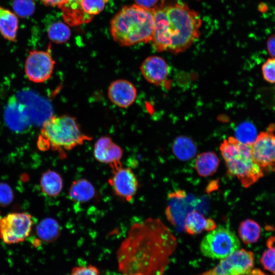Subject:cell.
<instances>
[{
  "instance_id": "cell-1",
  "label": "cell",
  "mask_w": 275,
  "mask_h": 275,
  "mask_svg": "<svg viewBox=\"0 0 275 275\" xmlns=\"http://www.w3.org/2000/svg\"><path fill=\"white\" fill-rule=\"evenodd\" d=\"M177 241L159 218L131 225L116 253L119 271L124 275H163Z\"/></svg>"
},
{
  "instance_id": "cell-2",
  "label": "cell",
  "mask_w": 275,
  "mask_h": 275,
  "mask_svg": "<svg viewBox=\"0 0 275 275\" xmlns=\"http://www.w3.org/2000/svg\"><path fill=\"white\" fill-rule=\"evenodd\" d=\"M153 48L174 54L188 48L200 35L202 20L186 4H161L153 9Z\"/></svg>"
},
{
  "instance_id": "cell-3",
  "label": "cell",
  "mask_w": 275,
  "mask_h": 275,
  "mask_svg": "<svg viewBox=\"0 0 275 275\" xmlns=\"http://www.w3.org/2000/svg\"><path fill=\"white\" fill-rule=\"evenodd\" d=\"M153 31V9L136 4L123 7L111 22L112 37L123 46L151 42Z\"/></svg>"
},
{
  "instance_id": "cell-4",
  "label": "cell",
  "mask_w": 275,
  "mask_h": 275,
  "mask_svg": "<svg viewBox=\"0 0 275 275\" xmlns=\"http://www.w3.org/2000/svg\"><path fill=\"white\" fill-rule=\"evenodd\" d=\"M40 132L39 148L43 150L50 148L62 159L66 158V151L92 140L83 133L75 118L66 115L49 117L43 123Z\"/></svg>"
},
{
  "instance_id": "cell-5",
  "label": "cell",
  "mask_w": 275,
  "mask_h": 275,
  "mask_svg": "<svg viewBox=\"0 0 275 275\" xmlns=\"http://www.w3.org/2000/svg\"><path fill=\"white\" fill-rule=\"evenodd\" d=\"M251 146L230 136L221 144L219 150L228 174L236 177L244 187H249L263 176V172L254 160Z\"/></svg>"
},
{
  "instance_id": "cell-6",
  "label": "cell",
  "mask_w": 275,
  "mask_h": 275,
  "mask_svg": "<svg viewBox=\"0 0 275 275\" xmlns=\"http://www.w3.org/2000/svg\"><path fill=\"white\" fill-rule=\"evenodd\" d=\"M240 246L239 240L234 232L229 228L219 226L203 237L200 250L205 257L222 259L239 249Z\"/></svg>"
},
{
  "instance_id": "cell-7",
  "label": "cell",
  "mask_w": 275,
  "mask_h": 275,
  "mask_svg": "<svg viewBox=\"0 0 275 275\" xmlns=\"http://www.w3.org/2000/svg\"><path fill=\"white\" fill-rule=\"evenodd\" d=\"M33 223L32 216L29 213L8 214L1 218L0 238L8 244L22 242L29 236Z\"/></svg>"
},
{
  "instance_id": "cell-8",
  "label": "cell",
  "mask_w": 275,
  "mask_h": 275,
  "mask_svg": "<svg viewBox=\"0 0 275 275\" xmlns=\"http://www.w3.org/2000/svg\"><path fill=\"white\" fill-rule=\"evenodd\" d=\"M254 265L253 253L238 249L222 259L214 267L198 275H247L252 270Z\"/></svg>"
},
{
  "instance_id": "cell-9",
  "label": "cell",
  "mask_w": 275,
  "mask_h": 275,
  "mask_svg": "<svg viewBox=\"0 0 275 275\" xmlns=\"http://www.w3.org/2000/svg\"><path fill=\"white\" fill-rule=\"evenodd\" d=\"M275 126L261 131L251 146L253 158L262 171L275 172Z\"/></svg>"
},
{
  "instance_id": "cell-10",
  "label": "cell",
  "mask_w": 275,
  "mask_h": 275,
  "mask_svg": "<svg viewBox=\"0 0 275 275\" xmlns=\"http://www.w3.org/2000/svg\"><path fill=\"white\" fill-rule=\"evenodd\" d=\"M55 65L49 50L30 51L26 58L24 70L25 75L32 82L42 83L51 76Z\"/></svg>"
},
{
  "instance_id": "cell-11",
  "label": "cell",
  "mask_w": 275,
  "mask_h": 275,
  "mask_svg": "<svg viewBox=\"0 0 275 275\" xmlns=\"http://www.w3.org/2000/svg\"><path fill=\"white\" fill-rule=\"evenodd\" d=\"M112 176L108 183L117 197L129 202L133 198L139 187L138 179L129 168L121 166L112 170Z\"/></svg>"
},
{
  "instance_id": "cell-12",
  "label": "cell",
  "mask_w": 275,
  "mask_h": 275,
  "mask_svg": "<svg viewBox=\"0 0 275 275\" xmlns=\"http://www.w3.org/2000/svg\"><path fill=\"white\" fill-rule=\"evenodd\" d=\"M29 107L15 96L9 100L5 107L4 118L6 123L12 130L21 133L29 129L33 119Z\"/></svg>"
},
{
  "instance_id": "cell-13",
  "label": "cell",
  "mask_w": 275,
  "mask_h": 275,
  "mask_svg": "<svg viewBox=\"0 0 275 275\" xmlns=\"http://www.w3.org/2000/svg\"><path fill=\"white\" fill-rule=\"evenodd\" d=\"M123 150L107 136L99 138L94 145L93 155L99 162L107 164L112 170L122 166Z\"/></svg>"
},
{
  "instance_id": "cell-14",
  "label": "cell",
  "mask_w": 275,
  "mask_h": 275,
  "mask_svg": "<svg viewBox=\"0 0 275 275\" xmlns=\"http://www.w3.org/2000/svg\"><path fill=\"white\" fill-rule=\"evenodd\" d=\"M137 91L129 81L119 79L113 81L109 86L107 95L110 101L121 108H127L134 102Z\"/></svg>"
},
{
  "instance_id": "cell-15",
  "label": "cell",
  "mask_w": 275,
  "mask_h": 275,
  "mask_svg": "<svg viewBox=\"0 0 275 275\" xmlns=\"http://www.w3.org/2000/svg\"><path fill=\"white\" fill-rule=\"evenodd\" d=\"M140 68L144 78L155 85H162L169 73V66L166 61L156 56L146 58Z\"/></svg>"
},
{
  "instance_id": "cell-16",
  "label": "cell",
  "mask_w": 275,
  "mask_h": 275,
  "mask_svg": "<svg viewBox=\"0 0 275 275\" xmlns=\"http://www.w3.org/2000/svg\"><path fill=\"white\" fill-rule=\"evenodd\" d=\"M216 228V225L213 219L206 218L196 210L188 213L184 220V230L190 235H196L204 230L209 232Z\"/></svg>"
},
{
  "instance_id": "cell-17",
  "label": "cell",
  "mask_w": 275,
  "mask_h": 275,
  "mask_svg": "<svg viewBox=\"0 0 275 275\" xmlns=\"http://www.w3.org/2000/svg\"><path fill=\"white\" fill-rule=\"evenodd\" d=\"M96 189L93 184L86 179L74 180L69 188L68 195L73 202L84 203L93 199Z\"/></svg>"
},
{
  "instance_id": "cell-18",
  "label": "cell",
  "mask_w": 275,
  "mask_h": 275,
  "mask_svg": "<svg viewBox=\"0 0 275 275\" xmlns=\"http://www.w3.org/2000/svg\"><path fill=\"white\" fill-rule=\"evenodd\" d=\"M59 8L62 10L65 21L70 25H78L89 22L92 15L82 10L80 1H67Z\"/></svg>"
},
{
  "instance_id": "cell-19",
  "label": "cell",
  "mask_w": 275,
  "mask_h": 275,
  "mask_svg": "<svg viewBox=\"0 0 275 275\" xmlns=\"http://www.w3.org/2000/svg\"><path fill=\"white\" fill-rule=\"evenodd\" d=\"M18 28L17 16L10 10L0 7V33L7 40L15 42Z\"/></svg>"
},
{
  "instance_id": "cell-20",
  "label": "cell",
  "mask_w": 275,
  "mask_h": 275,
  "mask_svg": "<svg viewBox=\"0 0 275 275\" xmlns=\"http://www.w3.org/2000/svg\"><path fill=\"white\" fill-rule=\"evenodd\" d=\"M40 188L46 196L54 197L58 196L63 188V180L57 172L48 170L44 172L40 179Z\"/></svg>"
},
{
  "instance_id": "cell-21",
  "label": "cell",
  "mask_w": 275,
  "mask_h": 275,
  "mask_svg": "<svg viewBox=\"0 0 275 275\" xmlns=\"http://www.w3.org/2000/svg\"><path fill=\"white\" fill-rule=\"evenodd\" d=\"M219 164V159L215 153L206 152L197 156L194 167L200 176L208 177L216 172Z\"/></svg>"
},
{
  "instance_id": "cell-22",
  "label": "cell",
  "mask_w": 275,
  "mask_h": 275,
  "mask_svg": "<svg viewBox=\"0 0 275 275\" xmlns=\"http://www.w3.org/2000/svg\"><path fill=\"white\" fill-rule=\"evenodd\" d=\"M61 232L58 222L51 217L41 220L36 228V233L39 239L45 242L50 243L56 240Z\"/></svg>"
},
{
  "instance_id": "cell-23",
  "label": "cell",
  "mask_w": 275,
  "mask_h": 275,
  "mask_svg": "<svg viewBox=\"0 0 275 275\" xmlns=\"http://www.w3.org/2000/svg\"><path fill=\"white\" fill-rule=\"evenodd\" d=\"M172 150L177 158L185 161L195 155L197 147L189 138L181 135L177 137L174 141Z\"/></svg>"
},
{
  "instance_id": "cell-24",
  "label": "cell",
  "mask_w": 275,
  "mask_h": 275,
  "mask_svg": "<svg viewBox=\"0 0 275 275\" xmlns=\"http://www.w3.org/2000/svg\"><path fill=\"white\" fill-rule=\"evenodd\" d=\"M261 229L255 221L247 219L241 222L238 228L239 236L245 244L256 242L260 237Z\"/></svg>"
},
{
  "instance_id": "cell-25",
  "label": "cell",
  "mask_w": 275,
  "mask_h": 275,
  "mask_svg": "<svg viewBox=\"0 0 275 275\" xmlns=\"http://www.w3.org/2000/svg\"><path fill=\"white\" fill-rule=\"evenodd\" d=\"M49 38L56 43H63L68 41L71 33L69 27L61 21L51 24L47 30Z\"/></svg>"
},
{
  "instance_id": "cell-26",
  "label": "cell",
  "mask_w": 275,
  "mask_h": 275,
  "mask_svg": "<svg viewBox=\"0 0 275 275\" xmlns=\"http://www.w3.org/2000/svg\"><path fill=\"white\" fill-rule=\"evenodd\" d=\"M236 137L240 143L252 145L257 136L255 127L250 123L241 124L236 130Z\"/></svg>"
},
{
  "instance_id": "cell-27",
  "label": "cell",
  "mask_w": 275,
  "mask_h": 275,
  "mask_svg": "<svg viewBox=\"0 0 275 275\" xmlns=\"http://www.w3.org/2000/svg\"><path fill=\"white\" fill-rule=\"evenodd\" d=\"M12 7L17 15L26 17L34 13L35 5L33 0H14Z\"/></svg>"
},
{
  "instance_id": "cell-28",
  "label": "cell",
  "mask_w": 275,
  "mask_h": 275,
  "mask_svg": "<svg viewBox=\"0 0 275 275\" xmlns=\"http://www.w3.org/2000/svg\"><path fill=\"white\" fill-rule=\"evenodd\" d=\"M269 244L268 248L263 253L261 258L260 263L263 268L275 274V246Z\"/></svg>"
},
{
  "instance_id": "cell-29",
  "label": "cell",
  "mask_w": 275,
  "mask_h": 275,
  "mask_svg": "<svg viewBox=\"0 0 275 275\" xmlns=\"http://www.w3.org/2000/svg\"><path fill=\"white\" fill-rule=\"evenodd\" d=\"M108 0H81L80 5L83 11L93 16L101 12Z\"/></svg>"
},
{
  "instance_id": "cell-30",
  "label": "cell",
  "mask_w": 275,
  "mask_h": 275,
  "mask_svg": "<svg viewBox=\"0 0 275 275\" xmlns=\"http://www.w3.org/2000/svg\"><path fill=\"white\" fill-rule=\"evenodd\" d=\"M261 69L264 79L269 83L275 84V58L268 59Z\"/></svg>"
},
{
  "instance_id": "cell-31",
  "label": "cell",
  "mask_w": 275,
  "mask_h": 275,
  "mask_svg": "<svg viewBox=\"0 0 275 275\" xmlns=\"http://www.w3.org/2000/svg\"><path fill=\"white\" fill-rule=\"evenodd\" d=\"M13 194L10 186L5 183H0V205L6 206L13 200Z\"/></svg>"
},
{
  "instance_id": "cell-32",
  "label": "cell",
  "mask_w": 275,
  "mask_h": 275,
  "mask_svg": "<svg viewBox=\"0 0 275 275\" xmlns=\"http://www.w3.org/2000/svg\"><path fill=\"white\" fill-rule=\"evenodd\" d=\"M67 275H100V273L95 266L89 265L74 267Z\"/></svg>"
},
{
  "instance_id": "cell-33",
  "label": "cell",
  "mask_w": 275,
  "mask_h": 275,
  "mask_svg": "<svg viewBox=\"0 0 275 275\" xmlns=\"http://www.w3.org/2000/svg\"><path fill=\"white\" fill-rule=\"evenodd\" d=\"M267 49L269 55L275 58V34L270 36L267 41Z\"/></svg>"
},
{
  "instance_id": "cell-34",
  "label": "cell",
  "mask_w": 275,
  "mask_h": 275,
  "mask_svg": "<svg viewBox=\"0 0 275 275\" xmlns=\"http://www.w3.org/2000/svg\"><path fill=\"white\" fill-rule=\"evenodd\" d=\"M136 5L148 9H154L158 0H134Z\"/></svg>"
},
{
  "instance_id": "cell-35",
  "label": "cell",
  "mask_w": 275,
  "mask_h": 275,
  "mask_svg": "<svg viewBox=\"0 0 275 275\" xmlns=\"http://www.w3.org/2000/svg\"><path fill=\"white\" fill-rule=\"evenodd\" d=\"M45 5L51 6H58L59 7L63 4L67 2V0H40Z\"/></svg>"
},
{
  "instance_id": "cell-36",
  "label": "cell",
  "mask_w": 275,
  "mask_h": 275,
  "mask_svg": "<svg viewBox=\"0 0 275 275\" xmlns=\"http://www.w3.org/2000/svg\"><path fill=\"white\" fill-rule=\"evenodd\" d=\"M247 275H268L259 268H255Z\"/></svg>"
},
{
  "instance_id": "cell-37",
  "label": "cell",
  "mask_w": 275,
  "mask_h": 275,
  "mask_svg": "<svg viewBox=\"0 0 275 275\" xmlns=\"http://www.w3.org/2000/svg\"><path fill=\"white\" fill-rule=\"evenodd\" d=\"M127 275H143V274L141 273H130Z\"/></svg>"
},
{
  "instance_id": "cell-38",
  "label": "cell",
  "mask_w": 275,
  "mask_h": 275,
  "mask_svg": "<svg viewBox=\"0 0 275 275\" xmlns=\"http://www.w3.org/2000/svg\"><path fill=\"white\" fill-rule=\"evenodd\" d=\"M1 217H0V223H1Z\"/></svg>"
},
{
  "instance_id": "cell-39",
  "label": "cell",
  "mask_w": 275,
  "mask_h": 275,
  "mask_svg": "<svg viewBox=\"0 0 275 275\" xmlns=\"http://www.w3.org/2000/svg\"><path fill=\"white\" fill-rule=\"evenodd\" d=\"M274 97H275V93H274Z\"/></svg>"
}]
</instances>
